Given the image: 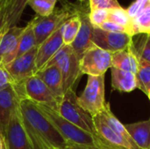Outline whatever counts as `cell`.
I'll list each match as a JSON object with an SVG mask.
<instances>
[{
  "mask_svg": "<svg viewBox=\"0 0 150 149\" xmlns=\"http://www.w3.org/2000/svg\"><path fill=\"white\" fill-rule=\"evenodd\" d=\"M37 105L40 109L42 113L54 126L57 132L62 135V137L68 143L81 145V146H92V147L100 148L98 141L96 136L73 125L72 123L65 119L63 117H62L58 112L53 110L49 106L45 105Z\"/></svg>",
  "mask_w": 150,
  "mask_h": 149,
  "instance_id": "7a4b0ae2",
  "label": "cell"
},
{
  "mask_svg": "<svg viewBox=\"0 0 150 149\" xmlns=\"http://www.w3.org/2000/svg\"><path fill=\"white\" fill-rule=\"evenodd\" d=\"M81 27V18L76 11V15L69 18L62 25V34L64 45H71Z\"/></svg>",
  "mask_w": 150,
  "mask_h": 149,
  "instance_id": "ffe728a7",
  "label": "cell"
},
{
  "mask_svg": "<svg viewBox=\"0 0 150 149\" xmlns=\"http://www.w3.org/2000/svg\"><path fill=\"white\" fill-rule=\"evenodd\" d=\"M110 22H113L121 26L126 27L131 36H133V18H130L129 14L127 11V9L123 7L118 9L109 10L108 20Z\"/></svg>",
  "mask_w": 150,
  "mask_h": 149,
  "instance_id": "cb8c5ba5",
  "label": "cell"
},
{
  "mask_svg": "<svg viewBox=\"0 0 150 149\" xmlns=\"http://www.w3.org/2000/svg\"><path fill=\"white\" fill-rule=\"evenodd\" d=\"M57 112L62 117L73 125L96 136L92 116L79 105L77 102V96L74 89L68 90L64 93Z\"/></svg>",
  "mask_w": 150,
  "mask_h": 149,
  "instance_id": "277c9868",
  "label": "cell"
},
{
  "mask_svg": "<svg viewBox=\"0 0 150 149\" xmlns=\"http://www.w3.org/2000/svg\"><path fill=\"white\" fill-rule=\"evenodd\" d=\"M25 27L18 25L8 28L0 40V65L5 67L15 58L20 36Z\"/></svg>",
  "mask_w": 150,
  "mask_h": 149,
  "instance_id": "5bb4252c",
  "label": "cell"
},
{
  "mask_svg": "<svg viewBox=\"0 0 150 149\" xmlns=\"http://www.w3.org/2000/svg\"><path fill=\"white\" fill-rule=\"evenodd\" d=\"M142 33H147V34H150V23L143 29Z\"/></svg>",
  "mask_w": 150,
  "mask_h": 149,
  "instance_id": "e575fe53",
  "label": "cell"
},
{
  "mask_svg": "<svg viewBox=\"0 0 150 149\" xmlns=\"http://www.w3.org/2000/svg\"><path fill=\"white\" fill-rule=\"evenodd\" d=\"M19 108L23 125L33 149H64L68 142L35 103L23 98Z\"/></svg>",
  "mask_w": 150,
  "mask_h": 149,
  "instance_id": "6da1fadb",
  "label": "cell"
},
{
  "mask_svg": "<svg viewBox=\"0 0 150 149\" xmlns=\"http://www.w3.org/2000/svg\"><path fill=\"white\" fill-rule=\"evenodd\" d=\"M76 11L81 18V27L73 43L70 45L76 54L81 59L83 53L91 47L94 44L92 43V32L93 25L89 19V11L83 7L76 8Z\"/></svg>",
  "mask_w": 150,
  "mask_h": 149,
  "instance_id": "4fadbf2b",
  "label": "cell"
},
{
  "mask_svg": "<svg viewBox=\"0 0 150 149\" xmlns=\"http://www.w3.org/2000/svg\"><path fill=\"white\" fill-rule=\"evenodd\" d=\"M99 28L105 30V31H107V32H120V33H129V31L124 27V26H121L118 24H115L113 22H110V21H106L105 22L104 24H102Z\"/></svg>",
  "mask_w": 150,
  "mask_h": 149,
  "instance_id": "4dcf8cb0",
  "label": "cell"
},
{
  "mask_svg": "<svg viewBox=\"0 0 150 149\" xmlns=\"http://www.w3.org/2000/svg\"><path fill=\"white\" fill-rule=\"evenodd\" d=\"M28 5L32 7L37 16L40 17L48 16L55 9V4L47 0H29Z\"/></svg>",
  "mask_w": 150,
  "mask_h": 149,
  "instance_id": "484cf974",
  "label": "cell"
},
{
  "mask_svg": "<svg viewBox=\"0 0 150 149\" xmlns=\"http://www.w3.org/2000/svg\"><path fill=\"white\" fill-rule=\"evenodd\" d=\"M35 75L44 82V83L61 102L64 95V90L62 77L59 68L55 65L47 66L38 70Z\"/></svg>",
  "mask_w": 150,
  "mask_h": 149,
  "instance_id": "2e32d148",
  "label": "cell"
},
{
  "mask_svg": "<svg viewBox=\"0 0 150 149\" xmlns=\"http://www.w3.org/2000/svg\"><path fill=\"white\" fill-rule=\"evenodd\" d=\"M10 83H14L11 77L4 68V67L0 65V89L10 84Z\"/></svg>",
  "mask_w": 150,
  "mask_h": 149,
  "instance_id": "1f68e13d",
  "label": "cell"
},
{
  "mask_svg": "<svg viewBox=\"0 0 150 149\" xmlns=\"http://www.w3.org/2000/svg\"><path fill=\"white\" fill-rule=\"evenodd\" d=\"M112 68L124 71H130L136 75L138 61L132 43L127 49L112 54Z\"/></svg>",
  "mask_w": 150,
  "mask_h": 149,
  "instance_id": "e0dca14e",
  "label": "cell"
},
{
  "mask_svg": "<svg viewBox=\"0 0 150 149\" xmlns=\"http://www.w3.org/2000/svg\"><path fill=\"white\" fill-rule=\"evenodd\" d=\"M112 68V53L95 45L86 50L80 59V68L83 75L92 76H105Z\"/></svg>",
  "mask_w": 150,
  "mask_h": 149,
  "instance_id": "52a82bcc",
  "label": "cell"
},
{
  "mask_svg": "<svg viewBox=\"0 0 150 149\" xmlns=\"http://www.w3.org/2000/svg\"><path fill=\"white\" fill-rule=\"evenodd\" d=\"M4 146H5V144H4V135H3V133H1V131H0V149L4 148Z\"/></svg>",
  "mask_w": 150,
  "mask_h": 149,
  "instance_id": "836d02e7",
  "label": "cell"
},
{
  "mask_svg": "<svg viewBox=\"0 0 150 149\" xmlns=\"http://www.w3.org/2000/svg\"><path fill=\"white\" fill-rule=\"evenodd\" d=\"M4 144H5V143H4ZM4 149H7V148H6V147H5V146H4Z\"/></svg>",
  "mask_w": 150,
  "mask_h": 149,
  "instance_id": "f35d334b",
  "label": "cell"
},
{
  "mask_svg": "<svg viewBox=\"0 0 150 149\" xmlns=\"http://www.w3.org/2000/svg\"><path fill=\"white\" fill-rule=\"evenodd\" d=\"M135 54H136L137 61H138L137 73L135 75L136 81H137V88L140 89L142 91H143L145 94H147L148 88L150 85V62L143 60L137 54L136 51H135Z\"/></svg>",
  "mask_w": 150,
  "mask_h": 149,
  "instance_id": "44dd1931",
  "label": "cell"
},
{
  "mask_svg": "<svg viewBox=\"0 0 150 149\" xmlns=\"http://www.w3.org/2000/svg\"><path fill=\"white\" fill-rule=\"evenodd\" d=\"M105 90V76H88L83 93L77 97L79 105L91 116L100 113L106 105Z\"/></svg>",
  "mask_w": 150,
  "mask_h": 149,
  "instance_id": "8992f818",
  "label": "cell"
},
{
  "mask_svg": "<svg viewBox=\"0 0 150 149\" xmlns=\"http://www.w3.org/2000/svg\"><path fill=\"white\" fill-rule=\"evenodd\" d=\"M148 1H149V4H150V0H148Z\"/></svg>",
  "mask_w": 150,
  "mask_h": 149,
  "instance_id": "ab89813d",
  "label": "cell"
},
{
  "mask_svg": "<svg viewBox=\"0 0 150 149\" xmlns=\"http://www.w3.org/2000/svg\"><path fill=\"white\" fill-rule=\"evenodd\" d=\"M25 98L37 105H45L54 111H58L60 101L48 89L44 82L36 75L22 83Z\"/></svg>",
  "mask_w": 150,
  "mask_h": 149,
  "instance_id": "9c48e42d",
  "label": "cell"
},
{
  "mask_svg": "<svg viewBox=\"0 0 150 149\" xmlns=\"http://www.w3.org/2000/svg\"><path fill=\"white\" fill-rule=\"evenodd\" d=\"M132 40L133 36L128 33L111 32L99 27H93L92 43L112 54L127 49Z\"/></svg>",
  "mask_w": 150,
  "mask_h": 149,
  "instance_id": "7c38bea8",
  "label": "cell"
},
{
  "mask_svg": "<svg viewBox=\"0 0 150 149\" xmlns=\"http://www.w3.org/2000/svg\"><path fill=\"white\" fill-rule=\"evenodd\" d=\"M11 0H2L0 6V40L7 28V13Z\"/></svg>",
  "mask_w": 150,
  "mask_h": 149,
  "instance_id": "f1b7e54d",
  "label": "cell"
},
{
  "mask_svg": "<svg viewBox=\"0 0 150 149\" xmlns=\"http://www.w3.org/2000/svg\"><path fill=\"white\" fill-rule=\"evenodd\" d=\"M140 35L138 44H134L132 40L133 47L143 60L150 62V34L140 33Z\"/></svg>",
  "mask_w": 150,
  "mask_h": 149,
  "instance_id": "d4e9b609",
  "label": "cell"
},
{
  "mask_svg": "<svg viewBox=\"0 0 150 149\" xmlns=\"http://www.w3.org/2000/svg\"><path fill=\"white\" fill-rule=\"evenodd\" d=\"M64 149H103L98 147H92V146H81V145H76L72 143H67Z\"/></svg>",
  "mask_w": 150,
  "mask_h": 149,
  "instance_id": "d6a6232c",
  "label": "cell"
},
{
  "mask_svg": "<svg viewBox=\"0 0 150 149\" xmlns=\"http://www.w3.org/2000/svg\"><path fill=\"white\" fill-rule=\"evenodd\" d=\"M109 10L97 9L89 11V19L93 27H99L102 24L108 20Z\"/></svg>",
  "mask_w": 150,
  "mask_h": 149,
  "instance_id": "4316f807",
  "label": "cell"
},
{
  "mask_svg": "<svg viewBox=\"0 0 150 149\" xmlns=\"http://www.w3.org/2000/svg\"><path fill=\"white\" fill-rule=\"evenodd\" d=\"M111 74L112 90L129 93L137 88L136 77L132 72L111 68Z\"/></svg>",
  "mask_w": 150,
  "mask_h": 149,
  "instance_id": "d6986e66",
  "label": "cell"
},
{
  "mask_svg": "<svg viewBox=\"0 0 150 149\" xmlns=\"http://www.w3.org/2000/svg\"><path fill=\"white\" fill-rule=\"evenodd\" d=\"M3 135L7 149H33L21 119L20 108L11 115Z\"/></svg>",
  "mask_w": 150,
  "mask_h": 149,
  "instance_id": "8fae6325",
  "label": "cell"
},
{
  "mask_svg": "<svg viewBox=\"0 0 150 149\" xmlns=\"http://www.w3.org/2000/svg\"><path fill=\"white\" fill-rule=\"evenodd\" d=\"M25 98L22 83H10L0 89V130L4 133L11 115L19 109L20 102Z\"/></svg>",
  "mask_w": 150,
  "mask_h": 149,
  "instance_id": "ba28073f",
  "label": "cell"
},
{
  "mask_svg": "<svg viewBox=\"0 0 150 149\" xmlns=\"http://www.w3.org/2000/svg\"><path fill=\"white\" fill-rule=\"evenodd\" d=\"M47 1H49V2H51V3H53V4H56V2H57V0H47Z\"/></svg>",
  "mask_w": 150,
  "mask_h": 149,
  "instance_id": "8d00e7d4",
  "label": "cell"
},
{
  "mask_svg": "<svg viewBox=\"0 0 150 149\" xmlns=\"http://www.w3.org/2000/svg\"><path fill=\"white\" fill-rule=\"evenodd\" d=\"M88 6L90 11L97 9L112 10L122 7L118 0H88Z\"/></svg>",
  "mask_w": 150,
  "mask_h": 149,
  "instance_id": "83f0119b",
  "label": "cell"
},
{
  "mask_svg": "<svg viewBox=\"0 0 150 149\" xmlns=\"http://www.w3.org/2000/svg\"><path fill=\"white\" fill-rule=\"evenodd\" d=\"M148 4H149L148 0H135L127 9V11L129 14L130 18L134 19L142 11V10L147 6Z\"/></svg>",
  "mask_w": 150,
  "mask_h": 149,
  "instance_id": "f546056e",
  "label": "cell"
},
{
  "mask_svg": "<svg viewBox=\"0 0 150 149\" xmlns=\"http://www.w3.org/2000/svg\"><path fill=\"white\" fill-rule=\"evenodd\" d=\"M64 46L62 26L55 31L51 36H49L45 41L38 46L37 56H36V68L37 71L41 69Z\"/></svg>",
  "mask_w": 150,
  "mask_h": 149,
  "instance_id": "9a60e30c",
  "label": "cell"
},
{
  "mask_svg": "<svg viewBox=\"0 0 150 149\" xmlns=\"http://www.w3.org/2000/svg\"><path fill=\"white\" fill-rule=\"evenodd\" d=\"M35 47H38V46L36 44V39H35L34 32H33V24L30 21L26 25V26H25V29L20 36L16 58L25 54V53L29 52L31 49H33Z\"/></svg>",
  "mask_w": 150,
  "mask_h": 149,
  "instance_id": "7402d4cb",
  "label": "cell"
},
{
  "mask_svg": "<svg viewBox=\"0 0 150 149\" xmlns=\"http://www.w3.org/2000/svg\"><path fill=\"white\" fill-rule=\"evenodd\" d=\"M37 51L38 47H35L25 54L14 59L4 67L14 83L20 84L26 79L35 76L37 73Z\"/></svg>",
  "mask_w": 150,
  "mask_h": 149,
  "instance_id": "30bf717a",
  "label": "cell"
},
{
  "mask_svg": "<svg viewBox=\"0 0 150 149\" xmlns=\"http://www.w3.org/2000/svg\"><path fill=\"white\" fill-rule=\"evenodd\" d=\"M148 97H149V98L150 100V85L149 86V88H148V90H147V94H146Z\"/></svg>",
  "mask_w": 150,
  "mask_h": 149,
  "instance_id": "d590c367",
  "label": "cell"
},
{
  "mask_svg": "<svg viewBox=\"0 0 150 149\" xmlns=\"http://www.w3.org/2000/svg\"><path fill=\"white\" fill-rule=\"evenodd\" d=\"M52 65L57 66L61 71L64 93L68 90L74 89L83 74L80 68V59L70 45H64L43 68Z\"/></svg>",
  "mask_w": 150,
  "mask_h": 149,
  "instance_id": "3957f363",
  "label": "cell"
},
{
  "mask_svg": "<svg viewBox=\"0 0 150 149\" xmlns=\"http://www.w3.org/2000/svg\"><path fill=\"white\" fill-rule=\"evenodd\" d=\"M1 4H2V0H0V6H1Z\"/></svg>",
  "mask_w": 150,
  "mask_h": 149,
  "instance_id": "74e56055",
  "label": "cell"
},
{
  "mask_svg": "<svg viewBox=\"0 0 150 149\" xmlns=\"http://www.w3.org/2000/svg\"><path fill=\"white\" fill-rule=\"evenodd\" d=\"M0 131H1V130H0Z\"/></svg>",
  "mask_w": 150,
  "mask_h": 149,
  "instance_id": "60d3db41",
  "label": "cell"
},
{
  "mask_svg": "<svg viewBox=\"0 0 150 149\" xmlns=\"http://www.w3.org/2000/svg\"><path fill=\"white\" fill-rule=\"evenodd\" d=\"M125 127L139 149H150V118L148 120L125 125Z\"/></svg>",
  "mask_w": 150,
  "mask_h": 149,
  "instance_id": "ac0fdd59",
  "label": "cell"
},
{
  "mask_svg": "<svg viewBox=\"0 0 150 149\" xmlns=\"http://www.w3.org/2000/svg\"><path fill=\"white\" fill-rule=\"evenodd\" d=\"M29 0H11L7 13V28L16 26Z\"/></svg>",
  "mask_w": 150,
  "mask_h": 149,
  "instance_id": "603a6c76",
  "label": "cell"
},
{
  "mask_svg": "<svg viewBox=\"0 0 150 149\" xmlns=\"http://www.w3.org/2000/svg\"><path fill=\"white\" fill-rule=\"evenodd\" d=\"M76 8L64 6L56 8L48 16H36L31 21L37 46H40L55 31H57L69 18L76 15Z\"/></svg>",
  "mask_w": 150,
  "mask_h": 149,
  "instance_id": "5b68a950",
  "label": "cell"
}]
</instances>
